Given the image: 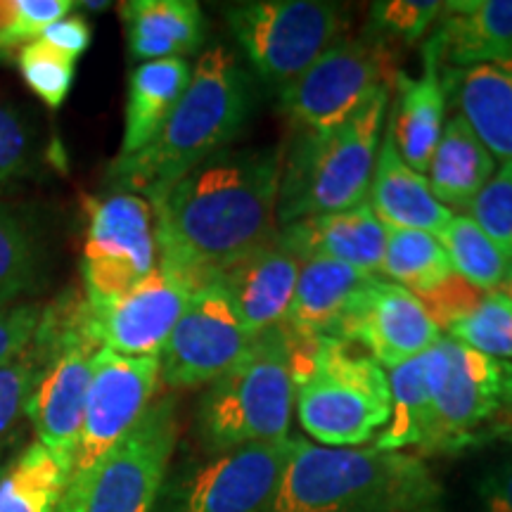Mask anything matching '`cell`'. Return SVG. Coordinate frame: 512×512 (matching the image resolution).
Instances as JSON below:
<instances>
[{
  "label": "cell",
  "mask_w": 512,
  "mask_h": 512,
  "mask_svg": "<svg viewBox=\"0 0 512 512\" xmlns=\"http://www.w3.org/2000/svg\"><path fill=\"white\" fill-rule=\"evenodd\" d=\"M299 268L302 259L275 235L268 245L230 266L216 280L226 287L245 330L256 337L283 325L297 287Z\"/></svg>",
  "instance_id": "d6986e66"
},
{
  "label": "cell",
  "mask_w": 512,
  "mask_h": 512,
  "mask_svg": "<svg viewBox=\"0 0 512 512\" xmlns=\"http://www.w3.org/2000/svg\"><path fill=\"white\" fill-rule=\"evenodd\" d=\"M444 335L479 354L512 358V297L505 290H489L465 316L453 320Z\"/></svg>",
  "instance_id": "d6a6232c"
},
{
  "label": "cell",
  "mask_w": 512,
  "mask_h": 512,
  "mask_svg": "<svg viewBox=\"0 0 512 512\" xmlns=\"http://www.w3.org/2000/svg\"><path fill=\"white\" fill-rule=\"evenodd\" d=\"M285 332L304 432L320 446L337 448L363 446L382 432L392 413L387 370L354 342Z\"/></svg>",
  "instance_id": "277c9868"
},
{
  "label": "cell",
  "mask_w": 512,
  "mask_h": 512,
  "mask_svg": "<svg viewBox=\"0 0 512 512\" xmlns=\"http://www.w3.org/2000/svg\"><path fill=\"white\" fill-rule=\"evenodd\" d=\"M43 306V302H19L0 309V363L29 347L41 325Z\"/></svg>",
  "instance_id": "f35d334b"
},
{
  "label": "cell",
  "mask_w": 512,
  "mask_h": 512,
  "mask_svg": "<svg viewBox=\"0 0 512 512\" xmlns=\"http://www.w3.org/2000/svg\"><path fill=\"white\" fill-rule=\"evenodd\" d=\"M294 373L283 325L256 335L233 368L216 377L197 408V430L211 453L290 437Z\"/></svg>",
  "instance_id": "8992f818"
},
{
  "label": "cell",
  "mask_w": 512,
  "mask_h": 512,
  "mask_svg": "<svg viewBox=\"0 0 512 512\" xmlns=\"http://www.w3.org/2000/svg\"><path fill=\"white\" fill-rule=\"evenodd\" d=\"M38 38L46 41L48 46L60 50V53L79 60V57L88 50V46H91L93 31H91V24H88L81 15H67L62 17L60 22L50 24V27Z\"/></svg>",
  "instance_id": "ab89813d"
},
{
  "label": "cell",
  "mask_w": 512,
  "mask_h": 512,
  "mask_svg": "<svg viewBox=\"0 0 512 512\" xmlns=\"http://www.w3.org/2000/svg\"><path fill=\"white\" fill-rule=\"evenodd\" d=\"M76 62L79 60L60 53L41 38L24 43L17 55L19 74H22L24 83L50 110H60L69 91H72Z\"/></svg>",
  "instance_id": "836d02e7"
},
{
  "label": "cell",
  "mask_w": 512,
  "mask_h": 512,
  "mask_svg": "<svg viewBox=\"0 0 512 512\" xmlns=\"http://www.w3.org/2000/svg\"><path fill=\"white\" fill-rule=\"evenodd\" d=\"M283 147L226 150L150 202L159 264L192 285L216 280L278 235Z\"/></svg>",
  "instance_id": "6da1fadb"
},
{
  "label": "cell",
  "mask_w": 512,
  "mask_h": 512,
  "mask_svg": "<svg viewBox=\"0 0 512 512\" xmlns=\"http://www.w3.org/2000/svg\"><path fill=\"white\" fill-rule=\"evenodd\" d=\"M79 8H88V10H93V12H102V10L110 8V3H79Z\"/></svg>",
  "instance_id": "7bdbcfd3"
},
{
  "label": "cell",
  "mask_w": 512,
  "mask_h": 512,
  "mask_svg": "<svg viewBox=\"0 0 512 512\" xmlns=\"http://www.w3.org/2000/svg\"><path fill=\"white\" fill-rule=\"evenodd\" d=\"M72 477V463L34 441L0 470V512H55Z\"/></svg>",
  "instance_id": "83f0119b"
},
{
  "label": "cell",
  "mask_w": 512,
  "mask_h": 512,
  "mask_svg": "<svg viewBox=\"0 0 512 512\" xmlns=\"http://www.w3.org/2000/svg\"><path fill=\"white\" fill-rule=\"evenodd\" d=\"M496 171V157L491 155L463 114H451L444 121V131L434 147L427 183L432 195L444 207H470L479 190L489 183Z\"/></svg>",
  "instance_id": "4316f807"
},
{
  "label": "cell",
  "mask_w": 512,
  "mask_h": 512,
  "mask_svg": "<svg viewBox=\"0 0 512 512\" xmlns=\"http://www.w3.org/2000/svg\"><path fill=\"white\" fill-rule=\"evenodd\" d=\"M128 53L155 62L195 55L207 38V19L195 0H126L119 5Z\"/></svg>",
  "instance_id": "603a6c76"
},
{
  "label": "cell",
  "mask_w": 512,
  "mask_h": 512,
  "mask_svg": "<svg viewBox=\"0 0 512 512\" xmlns=\"http://www.w3.org/2000/svg\"><path fill=\"white\" fill-rule=\"evenodd\" d=\"M456 273L437 235L425 230L387 228V247L380 275L387 283L406 287L413 294H425Z\"/></svg>",
  "instance_id": "f546056e"
},
{
  "label": "cell",
  "mask_w": 512,
  "mask_h": 512,
  "mask_svg": "<svg viewBox=\"0 0 512 512\" xmlns=\"http://www.w3.org/2000/svg\"><path fill=\"white\" fill-rule=\"evenodd\" d=\"M252 339L226 287L219 280L200 285L159 354L162 384L169 389L211 384L240 361Z\"/></svg>",
  "instance_id": "5bb4252c"
},
{
  "label": "cell",
  "mask_w": 512,
  "mask_h": 512,
  "mask_svg": "<svg viewBox=\"0 0 512 512\" xmlns=\"http://www.w3.org/2000/svg\"><path fill=\"white\" fill-rule=\"evenodd\" d=\"M444 12L439 0H380L370 8L366 34L387 43H415L430 31Z\"/></svg>",
  "instance_id": "e575fe53"
},
{
  "label": "cell",
  "mask_w": 512,
  "mask_h": 512,
  "mask_svg": "<svg viewBox=\"0 0 512 512\" xmlns=\"http://www.w3.org/2000/svg\"><path fill=\"white\" fill-rule=\"evenodd\" d=\"M441 17V67L467 69L512 57V0H451Z\"/></svg>",
  "instance_id": "cb8c5ba5"
},
{
  "label": "cell",
  "mask_w": 512,
  "mask_h": 512,
  "mask_svg": "<svg viewBox=\"0 0 512 512\" xmlns=\"http://www.w3.org/2000/svg\"><path fill=\"white\" fill-rule=\"evenodd\" d=\"M278 240L299 259H328L377 278L382 268L387 228L368 207L332 211L278 228Z\"/></svg>",
  "instance_id": "ac0fdd59"
},
{
  "label": "cell",
  "mask_w": 512,
  "mask_h": 512,
  "mask_svg": "<svg viewBox=\"0 0 512 512\" xmlns=\"http://www.w3.org/2000/svg\"><path fill=\"white\" fill-rule=\"evenodd\" d=\"M448 368L446 335L437 344L422 351L420 356L401 366L389 368V394H392V413L387 425L375 439L377 448L384 451H403V448H420L427 434L432 415V401L437 387Z\"/></svg>",
  "instance_id": "d4e9b609"
},
{
  "label": "cell",
  "mask_w": 512,
  "mask_h": 512,
  "mask_svg": "<svg viewBox=\"0 0 512 512\" xmlns=\"http://www.w3.org/2000/svg\"><path fill=\"white\" fill-rule=\"evenodd\" d=\"M0 55H5V50H3V48H0Z\"/></svg>",
  "instance_id": "ee69618b"
},
{
  "label": "cell",
  "mask_w": 512,
  "mask_h": 512,
  "mask_svg": "<svg viewBox=\"0 0 512 512\" xmlns=\"http://www.w3.org/2000/svg\"><path fill=\"white\" fill-rule=\"evenodd\" d=\"M482 294L484 290H477V287L465 283L460 275L453 273L451 278L444 280L439 287H434V290L425 294H415V297L420 299L422 306L430 313L434 323H437V328L446 330L453 320L465 316V313L482 299Z\"/></svg>",
  "instance_id": "74e56055"
},
{
  "label": "cell",
  "mask_w": 512,
  "mask_h": 512,
  "mask_svg": "<svg viewBox=\"0 0 512 512\" xmlns=\"http://www.w3.org/2000/svg\"><path fill=\"white\" fill-rule=\"evenodd\" d=\"M441 489L422 458L377 446H320L294 437L264 512H422Z\"/></svg>",
  "instance_id": "3957f363"
},
{
  "label": "cell",
  "mask_w": 512,
  "mask_h": 512,
  "mask_svg": "<svg viewBox=\"0 0 512 512\" xmlns=\"http://www.w3.org/2000/svg\"><path fill=\"white\" fill-rule=\"evenodd\" d=\"M477 505L479 512H512V453L482 477Z\"/></svg>",
  "instance_id": "60d3db41"
},
{
  "label": "cell",
  "mask_w": 512,
  "mask_h": 512,
  "mask_svg": "<svg viewBox=\"0 0 512 512\" xmlns=\"http://www.w3.org/2000/svg\"><path fill=\"white\" fill-rule=\"evenodd\" d=\"M223 17L254 74L278 93L344 29V10L323 0H245L226 5Z\"/></svg>",
  "instance_id": "9c48e42d"
},
{
  "label": "cell",
  "mask_w": 512,
  "mask_h": 512,
  "mask_svg": "<svg viewBox=\"0 0 512 512\" xmlns=\"http://www.w3.org/2000/svg\"><path fill=\"white\" fill-rule=\"evenodd\" d=\"M86 242H83V294L98 306L136 287L155 271L159 247L155 214L145 197L112 192L86 202Z\"/></svg>",
  "instance_id": "8fae6325"
},
{
  "label": "cell",
  "mask_w": 512,
  "mask_h": 512,
  "mask_svg": "<svg viewBox=\"0 0 512 512\" xmlns=\"http://www.w3.org/2000/svg\"><path fill=\"white\" fill-rule=\"evenodd\" d=\"M36 162L34 128L15 107L0 102V185L27 176Z\"/></svg>",
  "instance_id": "8d00e7d4"
},
{
  "label": "cell",
  "mask_w": 512,
  "mask_h": 512,
  "mask_svg": "<svg viewBox=\"0 0 512 512\" xmlns=\"http://www.w3.org/2000/svg\"><path fill=\"white\" fill-rule=\"evenodd\" d=\"M467 214L489 235L491 242L512 259V159L503 162L470 202Z\"/></svg>",
  "instance_id": "d590c367"
},
{
  "label": "cell",
  "mask_w": 512,
  "mask_h": 512,
  "mask_svg": "<svg viewBox=\"0 0 512 512\" xmlns=\"http://www.w3.org/2000/svg\"><path fill=\"white\" fill-rule=\"evenodd\" d=\"M448 368L418 451L448 456L494 439L512 441V361L479 354L446 335Z\"/></svg>",
  "instance_id": "ba28073f"
},
{
  "label": "cell",
  "mask_w": 512,
  "mask_h": 512,
  "mask_svg": "<svg viewBox=\"0 0 512 512\" xmlns=\"http://www.w3.org/2000/svg\"><path fill=\"white\" fill-rule=\"evenodd\" d=\"M195 290L185 275L157 264L121 297L98 306L88 304L102 349L131 358H159Z\"/></svg>",
  "instance_id": "9a60e30c"
},
{
  "label": "cell",
  "mask_w": 512,
  "mask_h": 512,
  "mask_svg": "<svg viewBox=\"0 0 512 512\" xmlns=\"http://www.w3.org/2000/svg\"><path fill=\"white\" fill-rule=\"evenodd\" d=\"M501 290H505L512 297V259L508 261V273H505V283H503Z\"/></svg>",
  "instance_id": "b9f144b4"
},
{
  "label": "cell",
  "mask_w": 512,
  "mask_h": 512,
  "mask_svg": "<svg viewBox=\"0 0 512 512\" xmlns=\"http://www.w3.org/2000/svg\"><path fill=\"white\" fill-rule=\"evenodd\" d=\"M373 280L337 261L304 259L283 325L304 337H330L344 342L351 313Z\"/></svg>",
  "instance_id": "ffe728a7"
},
{
  "label": "cell",
  "mask_w": 512,
  "mask_h": 512,
  "mask_svg": "<svg viewBox=\"0 0 512 512\" xmlns=\"http://www.w3.org/2000/svg\"><path fill=\"white\" fill-rule=\"evenodd\" d=\"M368 200V207L384 228L425 230L439 235L453 219V211L432 195L425 174H418L403 162L387 126L377 150Z\"/></svg>",
  "instance_id": "44dd1931"
},
{
  "label": "cell",
  "mask_w": 512,
  "mask_h": 512,
  "mask_svg": "<svg viewBox=\"0 0 512 512\" xmlns=\"http://www.w3.org/2000/svg\"><path fill=\"white\" fill-rule=\"evenodd\" d=\"M294 437L211 453L164 484L162 512H264L278 489Z\"/></svg>",
  "instance_id": "4fadbf2b"
},
{
  "label": "cell",
  "mask_w": 512,
  "mask_h": 512,
  "mask_svg": "<svg viewBox=\"0 0 512 512\" xmlns=\"http://www.w3.org/2000/svg\"><path fill=\"white\" fill-rule=\"evenodd\" d=\"M46 318L53 330V351L27 403V418L41 444L74 463L93 363L102 344L83 292L69 290L48 302Z\"/></svg>",
  "instance_id": "52a82bcc"
},
{
  "label": "cell",
  "mask_w": 512,
  "mask_h": 512,
  "mask_svg": "<svg viewBox=\"0 0 512 512\" xmlns=\"http://www.w3.org/2000/svg\"><path fill=\"white\" fill-rule=\"evenodd\" d=\"M441 335L413 292L375 278L351 313L344 342L366 349L382 368H396L437 344Z\"/></svg>",
  "instance_id": "2e32d148"
},
{
  "label": "cell",
  "mask_w": 512,
  "mask_h": 512,
  "mask_svg": "<svg viewBox=\"0 0 512 512\" xmlns=\"http://www.w3.org/2000/svg\"><path fill=\"white\" fill-rule=\"evenodd\" d=\"M456 275L477 290H501L508 273V256L472 221L470 214H453L437 235Z\"/></svg>",
  "instance_id": "4dcf8cb0"
},
{
  "label": "cell",
  "mask_w": 512,
  "mask_h": 512,
  "mask_svg": "<svg viewBox=\"0 0 512 512\" xmlns=\"http://www.w3.org/2000/svg\"><path fill=\"white\" fill-rule=\"evenodd\" d=\"M192 67L183 57L143 62L128 79L124 138L117 159L131 157L157 136L159 128L183 98Z\"/></svg>",
  "instance_id": "484cf974"
},
{
  "label": "cell",
  "mask_w": 512,
  "mask_h": 512,
  "mask_svg": "<svg viewBox=\"0 0 512 512\" xmlns=\"http://www.w3.org/2000/svg\"><path fill=\"white\" fill-rule=\"evenodd\" d=\"M178 432L176 396H159L98 465L81 512H155Z\"/></svg>",
  "instance_id": "7c38bea8"
},
{
  "label": "cell",
  "mask_w": 512,
  "mask_h": 512,
  "mask_svg": "<svg viewBox=\"0 0 512 512\" xmlns=\"http://www.w3.org/2000/svg\"><path fill=\"white\" fill-rule=\"evenodd\" d=\"M392 46L363 34L339 38L278 95L294 133H323L347 121L382 86H394Z\"/></svg>",
  "instance_id": "30bf717a"
},
{
  "label": "cell",
  "mask_w": 512,
  "mask_h": 512,
  "mask_svg": "<svg viewBox=\"0 0 512 512\" xmlns=\"http://www.w3.org/2000/svg\"><path fill=\"white\" fill-rule=\"evenodd\" d=\"M50 351H53V330L43 306L41 325L29 347L10 361L0 363V439L17 425L22 415H27V403L41 380Z\"/></svg>",
  "instance_id": "1f68e13d"
},
{
  "label": "cell",
  "mask_w": 512,
  "mask_h": 512,
  "mask_svg": "<svg viewBox=\"0 0 512 512\" xmlns=\"http://www.w3.org/2000/svg\"><path fill=\"white\" fill-rule=\"evenodd\" d=\"M46 247L34 221L0 204V309L19 304L46 280Z\"/></svg>",
  "instance_id": "f1b7e54d"
},
{
  "label": "cell",
  "mask_w": 512,
  "mask_h": 512,
  "mask_svg": "<svg viewBox=\"0 0 512 512\" xmlns=\"http://www.w3.org/2000/svg\"><path fill=\"white\" fill-rule=\"evenodd\" d=\"M252 112V79L233 50L216 43L192 67L183 98L155 138L136 155L114 159L110 181L147 202L178 178L221 155L240 136Z\"/></svg>",
  "instance_id": "7a4b0ae2"
},
{
  "label": "cell",
  "mask_w": 512,
  "mask_h": 512,
  "mask_svg": "<svg viewBox=\"0 0 512 512\" xmlns=\"http://www.w3.org/2000/svg\"><path fill=\"white\" fill-rule=\"evenodd\" d=\"M394 86H382L347 121L323 133H294L283 159L278 228L368 200Z\"/></svg>",
  "instance_id": "5b68a950"
},
{
  "label": "cell",
  "mask_w": 512,
  "mask_h": 512,
  "mask_svg": "<svg viewBox=\"0 0 512 512\" xmlns=\"http://www.w3.org/2000/svg\"><path fill=\"white\" fill-rule=\"evenodd\" d=\"M446 98L479 140L503 162L512 159V57L467 69L441 67Z\"/></svg>",
  "instance_id": "7402d4cb"
},
{
  "label": "cell",
  "mask_w": 512,
  "mask_h": 512,
  "mask_svg": "<svg viewBox=\"0 0 512 512\" xmlns=\"http://www.w3.org/2000/svg\"><path fill=\"white\" fill-rule=\"evenodd\" d=\"M425 69L418 79L396 72L394 76V107L387 114V128L392 133L396 150L403 162L418 174H425L432 152L444 131L446 91L441 79V48L437 31L427 38L422 48Z\"/></svg>",
  "instance_id": "e0dca14e"
}]
</instances>
